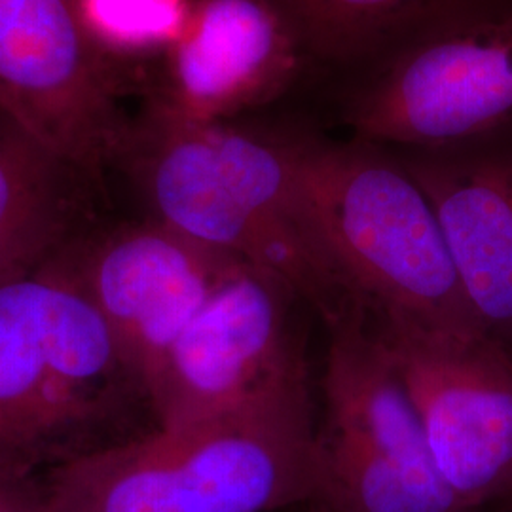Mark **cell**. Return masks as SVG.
<instances>
[{
	"label": "cell",
	"mask_w": 512,
	"mask_h": 512,
	"mask_svg": "<svg viewBox=\"0 0 512 512\" xmlns=\"http://www.w3.org/2000/svg\"><path fill=\"white\" fill-rule=\"evenodd\" d=\"M97 184L0 116V285L52 264L93 224Z\"/></svg>",
	"instance_id": "obj_13"
},
{
	"label": "cell",
	"mask_w": 512,
	"mask_h": 512,
	"mask_svg": "<svg viewBox=\"0 0 512 512\" xmlns=\"http://www.w3.org/2000/svg\"><path fill=\"white\" fill-rule=\"evenodd\" d=\"M368 313L330 327L327 416L315 431L329 512H473L440 475L416 404Z\"/></svg>",
	"instance_id": "obj_5"
},
{
	"label": "cell",
	"mask_w": 512,
	"mask_h": 512,
	"mask_svg": "<svg viewBox=\"0 0 512 512\" xmlns=\"http://www.w3.org/2000/svg\"><path fill=\"white\" fill-rule=\"evenodd\" d=\"M294 158L317 228L368 313L423 329L488 332L433 205L389 148L359 137H294Z\"/></svg>",
	"instance_id": "obj_4"
},
{
	"label": "cell",
	"mask_w": 512,
	"mask_h": 512,
	"mask_svg": "<svg viewBox=\"0 0 512 512\" xmlns=\"http://www.w3.org/2000/svg\"><path fill=\"white\" fill-rule=\"evenodd\" d=\"M306 59H393L423 40L512 12V0H270Z\"/></svg>",
	"instance_id": "obj_14"
},
{
	"label": "cell",
	"mask_w": 512,
	"mask_h": 512,
	"mask_svg": "<svg viewBox=\"0 0 512 512\" xmlns=\"http://www.w3.org/2000/svg\"><path fill=\"white\" fill-rule=\"evenodd\" d=\"M126 76L92 48L74 0H0V116L101 186L128 141Z\"/></svg>",
	"instance_id": "obj_7"
},
{
	"label": "cell",
	"mask_w": 512,
	"mask_h": 512,
	"mask_svg": "<svg viewBox=\"0 0 512 512\" xmlns=\"http://www.w3.org/2000/svg\"><path fill=\"white\" fill-rule=\"evenodd\" d=\"M61 258L145 389L179 334L243 262L152 219L95 222Z\"/></svg>",
	"instance_id": "obj_9"
},
{
	"label": "cell",
	"mask_w": 512,
	"mask_h": 512,
	"mask_svg": "<svg viewBox=\"0 0 512 512\" xmlns=\"http://www.w3.org/2000/svg\"><path fill=\"white\" fill-rule=\"evenodd\" d=\"M512 118V12L423 40L385 61L348 122L385 147H437Z\"/></svg>",
	"instance_id": "obj_10"
},
{
	"label": "cell",
	"mask_w": 512,
	"mask_h": 512,
	"mask_svg": "<svg viewBox=\"0 0 512 512\" xmlns=\"http://www.w3.org/2000/svg\"><path fill=\"white\" fill-rule=\"evenodd\" d=\"M50 512H274L319 503L308 387L44 473Z\"/></svg>",
	"instance_id": "obj_2"
},
{
	"label": "cell",
	"mask_w": 512,
	"mask_h": 512,
	"mask_svg": "<svg viewBox=\"0 0 512 512\" xmlns=\"http://www.w3.org/2000/svg\"><path fill=\"white\" fill-rule=\"evenodd\" d=\"M306 55L270 0H194L143 116L222 124L285 92Z\"/></svg>",
	"instance_id": "obj_11"
},
{
	"label": "cell",
	"mask_w": 512,
	"mask_h": 512,
	"mask_svg": "<svg viewBox=\"0 0 512 512\" xmlns=\"http://www.w3.org/2000/svg\"><path fill=\"white\" fill-rule=\"evenodd\" d=\"M139 408L145 385L61 256L0 285L2 465L44 475L141 437Z\"/></svg>",
	"instance_id": "obj_3"
},
{
	"label": "cell",
	"mask_w": 512,
	"mask_h": 512,
	"mask_svg": "<svg viewBox=\"0 0 512 512\" xmlns=\"http://www.w3.org/2000/svg\"><path fill=\"white\" fill-rule=\"evenodd\" d=\"M370 327L397 370L440 475L471 509L512 499V353L488 332L423 329L374 315Z\"/></svg>",
	"instance_id": "obj_6"
},
{
	"label": "cell",
	"mask_w": 512,
	"mask_h": 512,
	"mask_svg": "<svg viewBox=\"0 0 512 512\" xmlns=\"http://www.w3.org/2000/svg\"><path fill=\"white\" fill-rule=\"evenodd\" d=\"M387 148L433 205L480 321L512 353V118L448 145Z\"/></svg>",
	"instance_id": "obj_12"
},
{
	"label": "cell",
	"mask_w": 512,
	"mask_h": 512,
	"mask_svg": "<svg viewBox=\"0 0 512 512\" xmlns=\"http://www.w3.org/2000/svg\"><path fill=\"white\" fill-rule=\"evenodd\" d=\"M147 219L279 279L329 325L353 302L313 219L294 137L222 124L133 120L116 164Z\"/></svg>",
	"instance_id": "obj_1"
},
{
	"label": "cell",
	"mask_w": 512,
	"mask_h": 512,
	"mask_svg": "<svg viewBox=\"0 0 512 512\" xmlns=\"http://www.w3.org/2000/svg\"><path fill=\"white\" fill-rule=\"evenodd\" d=\"M93 50L120 73L160 61L183 35L194 0H74Z\"/></svg>",
	"instance_id": "obj_15"
},
{
	"label": "cell",
	"mask_w": 512,
	"mask_h": 512,
	"mask_svg": "<svg viewBox=\"0 0 512 512\" xmlns=\"http://www.w3.org/2000/svg\"><path fill=\"white\" fill-rule=\"evenodd\" d=\"M291 298L274 275L241 262L148 382L156 427L213 420L308 387L289 327Z\"/></svg>",
	"instance_id": "obj_8"
},
{
	"label": "cell",
	"mask_w": 512,
	"mask_h": 512,
	"mask_svg": "<svg viewBox=\"0 0 512 512\" xmlns=\"http://www.w3.org/2000/svg\"><path fill=\"white\" fill-rule=\"evenodd\" d=\"M0 512H50L44 475L0 463Z\"/></svg>",
	"instance_id": "obj_16"
}]
</instances>
